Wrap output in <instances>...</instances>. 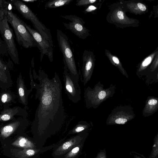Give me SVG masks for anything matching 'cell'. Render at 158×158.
<instances>
[{"mask_svg": "<svg viewBox=\"0 0 158 158\" xmlns=\"http://www.w3.org/2000/svg\"><path fill=\"white\" fill-rule=\"evenodd\" d=\"M56 36L59 48L63 56L64 66L67 69L75 82L79 84V74L68 38L62 31L58 29L56 30Z\"/></svg>", "mask_w": 158, "mask_h": 158, "instance_id": "obj_4", "label": "cell"}, {"mask_svg": "<svg viewBox=\"0 0 158 158\" xmlns=\"http://www.w3.org/2000/svg\"><path fill=\"white\" fill-rule=\"evenodd\" d=\"M0 54L3 56L8 57V54L3 41L0 38Z\"/></svg>", "mask_w": 158, "mask_h": 158, "instance_id": "obj_21", "label": "cell"}, {"mask_svg": "<svg viewBox=\"0 0 158 158\" xmlns=\"http://www.w3.org/2000/svg\"><path fill=\"white\" fill-rule=\"evenodd\" d=\"M137 6L139 9L142 11H145L146 10V6L141 3H138L137 4Z\"/></svg>", "mask_w": 158, "mask_h": 158, "instance_id": "obj_30", "label": "cell"}, {"mask_svg": "<svg viewBox=\"0 0 158 158\" xmlns=\"http://www.w3.org/2000/svg\"><path fill=\"white\" fill-rule=\"evenodd\" d=\"M92 59L91 54L88 51H85L82 56V79L81 80L84 85H85L90 78L93 66Z\"/></svg>", "mask_w": 158, "mask_h": 158, "instance_id": "obj_11", "label": "cell"}, {"mask_svg": "<svg viewBox=\"0 0 158 158\" xmlns=\"http://www.w3.org/2000/svg\"><path fill=\"white\" fill-rule=\"evenodd\" d=\"M0 33L3 39L8 55L16 64H19L18 51L16 48L13 30L8 24L5 15L0 21Z\"/></svg>", "mask_w": 158, "mask_h": 158, "instance_id": "obj_5", "label": "cell"}, {"mask_svg": "<svg viewBox=\"0 0 158 158\" xmlns=\"http://www.w3.org/2000/svg\"><path fill=\"white\" fill-rule=\"evenodd\" d=\"M158 134L154 139V143L150 156L147 158H158Z\"/></svg>", "mask_w": 158, "mask_h": 158, "instance_id": "obj_20", "label": "cell"}, {"mask_svg": "<svg viewBox=\"0 0 158 158\" xmlns=\"http://www.w3.org/2000/svg\"><path fill=\"white\" fill-rule=\"evenodd\" d=\"M12 145L13 146L23 148H38L36 147L34 139L31 140L24 136H19L18 138Z\"/></svg>", "mask_w": 158, "mask_h": 158, "instance_id": "obj_12", "label": "cell"}, {"mask_svg": "<svg viewBox=\"0 0 158 158\" xmlns=\"http://www.w3.org/2000/svg\"><path fill=\"white\" fill-rule=\"evenodd\" d=\"M95 158H106L105 149L104 150H101Z\"/></svg>", "mask_w": 158, "mask_h": 158, "instance_id": "obj_25", "label": "cell"}, {"mask_svg": "<svg viewBox=\"0 0 158 158\" xmlns=\"http://www.w3.org/2000/svg\"><path fill=\"white\" fill-rule=\"evenodd\" d=\"M24 25L38 44V48L40 52L41 62L44 55H47L51 62L53 60V47L50 43L35 29L31 27L25 22Z\"/></svg>", "mask_w": 158, "mask_h": 158, "instance_id": "obj_8", "label": "cell"}, {"mask_svg": "<svg viewBox=\"0 0 158 158\" xmlns=\"http://www.w3.org/2000/svg\"><path fill=\"white\" fill-rule=\"evenodd\" d=\"M89 127L88 124L86 122L81 121L71 130L69 131L68 135H74L86 131Z\"/></svg>", "mask_w": 158, "mask_h": 158, "instance_id": "obj_15", "label": "cell"}, {"mask_svg": "<svg viewBox=\"0 0 158 158\" xmlns=\"http://www.w3.org/2000/svg\"><path fill=\"white\" fill-rule=\"evenodd\" d=\"M10 4L8 1L0 0V21L3 18L6 13L10 10L9 7Z\"/></svg>", "mask_w": 158, "mask_h": 158, "instance_id": "obj_19", "label": "cell"}, {"mask_svg": "<svg viewBox=\"0 0 158 158\" xmlns=\"http://www.w3.org/2000/svg\"><path fill=\"white\" fill-rule=\"evenodd\" d=\"M7 21L14 30L15 38L20 45L27 48L38 47V44L32 35L26 28L24 22L11 10L5 13Z\"/></svg>", "mask_w": 158, "mask_h": 158, "instance_id": "obj_2", "label": "cell"}, {"mask_svg": "<svg viewBox=\"0 0 158 158\" xmlns=\"http://www.w3.org/2000/svg\"><path fill=\"white\" fill-rule=\"evenodd\" d=\"M127 121V119L125 118H118L115 119V123L118 124H124Z\"/></svg>", "mask_w": 158, "mask_h": 158, "instance_id": "obj_24", "label": "cell"}, {"mask_svg": "<svg viewBox=\"0 0 158 158\" xmlns=\"http://www.w3.org/2000/svg\"><path fill=\"white\" fill-rule=\"evenodd\" d=\"M117 16L118 18L120 19H124V15L123 12L120 11H119L117 13Z\"/></svg>", "mask_w": 158, "mask_h": 158, "instance_id": "obj_32", "label": "cell"}, {"mask_svg": "<svg viewBox=\"0 0 158 158\" xmlns=\"http://www.w3.org/2000/svg\"><path fill=\"white\" fill-rule=\"evenodd\" d=\"M9 98V96L7 94H4L2 96L1 101L3 103H5L6 102Z\"/></svg>", "mask_w": 158, "mask_h": 158, "instance_id": "obj_26", "label": "cell"}, {"mask_svg": "<svg viewBox=\"0 0 158 158\" xmlns=\"http://www.w3.org/2000/svg\"><path fill=\"white\" fill-rule=\"evenodd\" d=\"M14 112H5L0 115V121H7L11 119L15 115Z\"/></svg>", "mask_w": 158, "mask_h": 158, "instance_id": "obj_22", "label": "cell"}, {"mask_svg": "<svg viewBox=\"0 0 158 158\" xmlns=\"http://www.w3.org/2000/svg\"><path fill=\"white\" fill-rule=\"evenodd\" d=\"M22 1L26 2H32L35 1H36L37 0H22Z\"/></svg>", "mask_w": 158, "mask_h": 158, "instance_id": "obj_35", "label": "cell"}, {"mask_svg": "<svg viewBox=\"0 0 158 158\" xmlns=\"http://www.w3.org/2000/svg\"><path fill=\"white\" fill-rule=\"evenodd\" d=\"M96 1V0H77L76 1L75 5L77 6H84L94 3Z\"/></svg>", "mask_w": 158, "mask_h": 158, "instance_id": "obj_23", "label": "cell"}, {"mask_svg": "<svg viewBox=\"0 0 158 158\" xmlns=\"http://www.w3.org/2000/svg\"><path fill=\"white\" fill-rule=\"evenodd\" d=\"M88 135L83 131L64 140L66 137L61 139L58 144L54 148L52 156L54 158H62L67 152L80 143L85 141Z\"/></svg>", "mask_w": 158, "mask_h": 158, "instance_id": "obj_6", "label": "cell"}, {"mask_svg": "<svg viewBox=\"0 0 158 158\" xmlns=\"http://www.w3.org/2000/svg\"><path fill=\"white\" fill-rule=\"evenodd\" d=\"M85 142L80 143L71 149L62 158H78L81 153Z\"/></svg>", "mask_w": 158, "mask_h": 158, "instance_id": "obj_14", "label": "cell"}, {"mask_svg": "<svg viewBox=\"0 0 158 158\" xmlns=\"http://www.w3.org/2000/svg\"><path fill=\"white\" fill-rule=\"evenodd\" d=\"M19 125V122H15L3 127L1 129L0 136L3 138L8 137L16 130Z\"/></svg>", "mask_w": 158, "mask_h": 158, "instance_id": "obj_13", "label": "cell"}, {"mask_svg": "<svg viewBox=\"0 0 158 158\" xmlns=\"http://www.w3.org/2000/svg\"><path fill=\"white\" fill-rule=\"evenodd\" d=\"M18 92L20 99L24 105L27 104V93L25 90L23 82L22 79H20L18 85Z\"/></svg>", "mask_w": 158, "mask_h": 158, "instance_id": "obj_17", "label": "cell"}, {"mask_svg": "<svg viewBox=\"0 0 158 158\" xmlns=\"http://www.w3.org/2000/svg\"><path fill=\"white\" fill-rule=\"evenodd\" d=\"M63 76L65 93L72 102L77 103L81 100V92L79 84L75 82L64 66Z\"/></svg>", "mask_w": 158, "mask_h": 158, "instance_id": "obj_9", "label": "cell"}, {"mask_svg": "<svg viewBox=\"0 0 158 158\" xmlns=\"http://www.w3.org/2000/svg\"><path fill=\"white\" fill-rule=\"evenodd\" d=\"M148 103L150 105H155L157 103V101L156 99H151L148 101Z\"/></svg>", "mask_w": 158, "mask_h": 158, "instance_id": "obj_31", "label": "cell"}, {"mask_svg": "<svg viewBox=\"0 0 158 158\" xmlns=\"http://www.w3.org/2000/svg\"><path fill=\"white\" fill-rule=\"evenodd\" d=\"M73 0H50L45 4V9L55 8L69 4Z\"/></svg>", "mask_w": 158, "mask_h": 158, "instance_id": "obj_16", "label": "cell"}, {"mask_svg": "<svg viewBox=\"0 0 158 158\" xmlns=\"http://www.w3.org/2000/svg\"><path fill=\"white\" fill-rule=\"evenodd\" d=\"M8 2L12 5L14 9L18 11L24 18L31 22L35 29L48 41L53 48L50 30L39 20L31 9L25 3L20 0H9Z\"/></svg>", "mask_w": 158, "mask_h": 158, "instance_id": "obj_3", "label": "cell"}, {"mask_svg": "<svg viewBox=\"0 0 158 158\" xmlns=\"http://www.w3.org/2000/svg\"><path fill=\"white\" fill-rule=\"evenodd\" d=\"M60 142L40 148H23L19 151L15 155L19 158H38L41 154L54 148Z\"/></svg>", "mask_w": 158, "mask_h": 158, "instance_id": "obj_10", "label": "cell"}, {"mask_svg": "<svg viewBox=\"0 0 158 158\" xmlns=\"http://www.w3.org/2000/svg\"><path fill=\"white\" fill-rule=\"evenodd\" d=\"M8 72L6 65L0 57V81L3 83H7Z\"/></svg>", "mask_w": 158, "mask_h": 158, "instance_id": "obj_18", "label": "cell"}, {"mask_svg": "<svg viewBox=\"0 0 158 158\" xmlns=\"http://www.w3.org/2000/svg\"><path fill=\"white\" fill-rule=\"evenodd\" d=\"M106 92L104 91H102L98 94V98L102 100L106 97Z\"/></svg>", "mask_w": 158, "mask_h": 158, "instance_id": "obj_28", "label": "cell"}, {"mask_svg": "<svg viewBox=\"0 0 158 158\" xmlns=\"http://www.w3.org/2000/svg\"><path fill=\"white\" fill-rule=\"evenodd\" d=\"M131 154L132 155L134 158H147L141 154H139L135 152H131Z\"/></svg>", "mask_w": 158, "mask_h": 158, "instance_id": "obj_27", "label": "cell"}, {"mask_svg": "<svg viewBox=\"0 0 158 158\" xmlns=\"http://www.w3.org/2000/svg\"><path fill=\"white\" fill-rule=\"evenodd\" d=\"M151 58L149 57L147 58L142 63V65L143 66H146L148 65L151 62Z\"/></svg>", "mask_w": 158, "mask_h": 158, "instance_id": "obj_29", "label": "cell"}, {"mask_svg": "<svg viewBox=\"0 0 158 158\" xmlns=\"http://www.w3.org/2000/svg\"><path fill=\"white\" fill-rule=\"evenodd\" d=\"M61 17L69 21L68 23L63 22L64 26L78 38L84 39L87 36L88 31L84 26L85 22L81 17L74 15H64Z\"/></svg>", "mask_w": 158, "mask_h": 158, "instance_id": "obj_7", "label": "cell"}, {"mask_svg": "<svg viewBox=\"0 0 158 158\" xmlns=\"http://www.w3.org/2000/svg\"><path fill=\"white\" fill-rule=\"evenodd\" d=\"M34 78L32 86L36 90V98L39 101L32 126L34 140L37 148L43 147L47 139L61 128L66 117L62 95V85L55 72L50 79L41 68L37 74L33 71Z\"/></svg>", "mask_w": 158, "mask_h": 158, "instance_id": "obj_1", "label": "cell"}, {"mask_svg": "<svg viewBox=\"0 0 158 158\" xmlns=\"http://www.w3.org/2000/svg\"><path fill=\"white\" fill-rule=\"evenodd\" d=\"M96 9V8L93 6H90L86 10V11H89L92 10H94Z\"/></svg>", "mask_w": 158, "mask_h": 158, "instance_id": "obj_33", "label": "cell"}, {"mask_svg": "<svg viewBox=\"0 0 158 158\" xmlns=\"http://www.w3.org/2000/svg\"><path fill=\"white\" fill-rule=\"evenodd\" d=\"M112 59L114 62L116 64H118L119 63V61L118 59L116 57L113 56L112 58Z\"/></svg>", "mask_w": 158, "mask_h": 158, "instance_id": "obj_34", "label": "cell"}]
</instances>
